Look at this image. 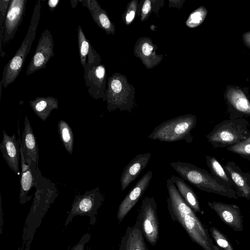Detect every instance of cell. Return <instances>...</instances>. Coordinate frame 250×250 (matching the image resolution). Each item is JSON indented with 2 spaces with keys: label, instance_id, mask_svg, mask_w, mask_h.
<instances>
[{
  "label": "cell",
  "instance_id": "cell-1",
  "mask_svg": "<svg viewBox=\"0 0 250 250\" xmlns=\"http://www.w3.org/2000/svg\"><path fill=\"white\" fill-rule=\"evenodd\" d=\"M167 188L169 195L167 198V208L172 218L177 220L192 241L204 250H222L213 244L208 231L170 178L167 180Z\"/></svg>",
  "mask_w": 250,
  "mask_h": 250
},
{
  "label": "cell",
  "instance_id": "cell-2",
  "mask_svg": "<svg viewBox=\"0 0 250 250\" xmlns=\"http://www.w3.org/2000/svg\"><path fill=\"white\" fill-rule=\"evenodd\" d=\"M38 187L35 193L33 204L25 221L22 236V250H29L34 236L38 228L40 226L42 220L55 200L56 195L55 190H51L49 188H39L36 177Z\"/></svg>",
  "mask_w": 250,
  "mask_h": 250
},
{
  "label": "cell",
  "instance_id": "cell-3",
  "mask_svg": "<svg viewBox=\"0 0 250 250\" xmlns=\"http://www.w3.org/2000/svg\"><path fill=\"white\" fill-rule=\"evenodd\" d=\"M41 8V0H38L36 1L25 38L15 55L8 61L3 69L1 83L4 88H6L15 81L22 68L26 57L35 39L40 18Z\"/></svg>",
  "mask_w": 250,
  "mask_h": 250
},
{
  "label": "cell",
  "instance_id": "cell-4",
  "mask_svg": "<svg viewBox=\"0 0 250 250\" xmlns=\"http://www.w3.org/2000/svg\"><path fill=\"white\" fill-rule=\"evenodd\" d=\"M250 123L246 119H229L217 124L206 135L213 147L224 148L236 145L250 135Z\"/></svg>",
  "mask_w": 250,
  "mask_h": 250
},
{
  "label": "cell",
  "instance_id": "cell-5",
  "mask_svg": "<svg viewBox=\"0 0 250 250\" xmlns=\"http://www.w3.org/2000/svg\"><path fill=\"white\" fill-rule=\"evenodd\" d=\"M196 124V117L194 115L180 116L160 124L148 138L167 143L184 140L187 143H190L193 140L191 131L195 128Z\"/></svg>",
  "mask_w": 250,
  "mask_h": 250
},
{
  "label": "cell",
  "instance_id": "cell-6",
  "mask_svg": "<svg viewBox=\"0 0 250 250\" xmlns=\"http://www.w3.org/2000/svg\"><path fill=\"white\" fill-rule=\"evenodd\" d=\"M104 200L103 195L98 187L85 192L81 195H75L70 210L64 223L68 225L77 216H87L89 224L94 225L96 222L98 210Z\"/></svg>",
  "mask_w": 250,
  "mask_h": 250
},
{
  "label": "cell",
  "instance_id": "cell-7",
  "mask_svg": "<svg viewBox=\"0 0 250 250\" xmlns=\"http://www.w3.org/2000/svg\"><path fill=\"white\" fill-rule=\"evenodd\" d=\"M139 217L146 238L151 245H155L159 237V223L156 204L153 197H146L143 199Z\"/></svg>",
  "mask_w": 250,
  "mask_h": 250
},
{
  "label": "cell",
  "instance_id": "cell-8",
  "mask_svg": "<svg viewBox=\"0 0 250 250\" xmlns=\"http://www.w3.org/2000/svg\"><path fill=\"white\" fill-rule=\"evenodd\" d=\"M54 46L52 36L46 28L41 35L35 52L27 67V76L46 67L49 61L54 55Z\"/></svg>",
  "mask_w": 250,
  "mask_h": 250
},
{
  "label": "cell",
  "instance_id": "cell-9",
  "mask_svg": "<svg viewBox=\"0 0 250 250\" xmlns=\"http://www.w3.org/2000/svg\"><path fill=\"white\" fill-rule=\"evenodd\" d=\"M99 55L95 62L84 70L86 86L91 97L96 100L103 98L105 100V69L100 63Z\"/></svg>",
  "mask_w": 250,
  "mask_h": 250
},
{
  "label": "cell",
  "instance_id": "cell-10",
  "mask_svg": "<svg viewBox=\"0 0 250 250\" xmlns=\"http://www.w3.org/2000/svg\"><path fill=\"white\" fill-rule=\"evenodd\" d=\"M208 205L221 221L233 230L242 231L244 230L243 216L238 206L216 201L208 202Z\"/></svg>",
  "mask_w": 250,
  "mask_h": 250
},
{
  "label": "cell",
  "instance_id": "cell-11",
  "mask_svg": "<svg viewBox=\"0 0 250 250\" xmlns=\"http://www.w3.org/2000/svg\"><path fill=\"white\" fill-rule=\"evenodd\" d=\"M26 2L27 0H11L3 26V45L15 35L22 21Z\"/></svg>",
  "mask_w": 250,
  "mask_h": 250
},
{
  "label": "cell",
  "instance_id": "cell-12",
  "mask_svg": "<svg viewBox=\"0 0 250 250\" xmlns=\"http://www.w3.org/2000/svg\"><path fill=\"white\" fill-rule=\"evenodd\" d=\"M152 172L149 170L137 182L120 204L117 212V219L121 222L129 211L136 205L150 184Z\"/></svg>",
  "mask_w": 250,
  "mask_h": 250
},
{
  "label": "cell",
  "instance_id": "cell-13",
  "mask_svg": "<svg viewBox=\"0 0 250 250\" xmlns=\"http://www.w3.org/2000/svg\"><path fill=\"white\" fill-rule=\"evenodd\" d=\"M20 154L21 173L19 198L20 203L24 205L31 199V196H28V194L35 185L36 171L38 167L30 158L25 159L21 146Z\"/></svg>",
  "mask_w": 250,
  "mask_h": 250
},
{
  "label": "cell",
  "instance_id": "cell-14",
  "mask_svg": "<svg viewBox=\"0 0 250 250\" xmlns=\"http://www.w3.org/2000/svg\"><path fill=\"white\" fill-rule=\"evenodd\" d=\"M226 99L230 119H245L250 117V102L239 88L231 87L227 90Z\"/></svg>",
  "mask_w": 250,
  "mask_h": 250
},
{
  "label": "cell",
  "instance_id": "cell-15",
  "mask_svg": "<svg viewBox=\"0 0 250 250\" xmlns=\"http://www.w3.org/2000/svg\"><path fill=\"white\" fill-rule=\"evenodd\" d=\"M223 167L233 184L238 197L250 200V173L243 172L232 161L228 162Z\"/></svg>",
  "mask_w": 250,
  "mask_h": 250
},
{
  "label": "cell",
  "instance_id": "cell-16",
  "mask_svg": "<svg viewBox=\"0 0 250 250\" xmlns=\"http://www.w3.org/2000/svg\"><path fill=\"white\" fill-rule=\"evenodd\" d=\"M3 138L0 144V150L2 155L10 169L18 175L20 172L19 161L21 159L20 146L17 140L16 134L9 136L3 129Z\"/></svg>",
  "mask_w": 250,
  "mask_h": 250
},
{
  "label": "cell",
  "instance_id": "cell-17",
  "mask_svg": "<svg viewBox=\"0 0 250 250\" xmlns=\"http://www.w3.org/2000/svg\"><path fill=\"white\" fill-rule=\"evenodd\" d=\"M151 156L150 152L138 154L125 166L120 178L122 191L125 190L146 167Z\"/></svg>",
  "mask_w": 250,
  "mask_h": 250
},
{
  "label": "cell",
  "instance_id": "cell-18",
  "mask_svg": "<svg viewBox=\"0 0 250 250\" xmlns=\"http://www.w3.org/2000/svg\"><path fill=\"white\" fill-rule=\"evenodd\" d=\"M19 140L25 159L30 158L38 167L39 154L36 137L27 116L24 118L21 140Z\"/></svg>",
  "mask_w": 250,
  "mask_h": 250
},
{
  "label": "cell",
  "instance_id": "cell-19",
  "mask_svg": "<svg viewBox=\"0 0 250 250\" xmlns=\"http://www.w3.org/2000/svg\"><path fill=\"white\" fill-rule=\"evenodd\" d=\"M78 38L80 62L84 70L95 62L99 55L86 38L81 26L78 27Z\"/></svg>",
  "mask_w": 250,
  "mask_h": 250
},
{
  "label": "cell",
  "instance_id": "cell-20",
  "mask_svg": "<svg viewBox=\"0 0 250 250\" xmlns=\"http://www.w3.org/2000/svg\"><path fill=\"white\" fill-rule=\"evenodd\" d=\"M29 104L34 113L43 121L46 120L53 110L59 109L58 100L51 96L37 97L30 101Z\"/></svg>",
  "mask_w": 250,
  "mask_h": 250
},
{
  "label": "cell",
  "instance_id": "cell-21",
  "mask_svg": "<svg viewBox=\"0 0 250 250\" xmlns=\"http://www.w3.org/2000/svg\"><path fill=\"white\" fill-rule=\"evenodd\" d=\"M83 6H85L90 12L93 20L101 28L107 33L112 30V25L105 11L102 9L98 2L95 0H79Z\"/></svg>",
  "mask_w": 250,
  "mask_h": 250
},
{
  "label": "cell",
  "instance_id": "cell-22",
  "mask_svg": "<svg viewBox=\"0 0 250 250\" xmlns=\"http://www.w3.org/2000/svg\"><path fill=\"white\" fill-rule=\"evenodd\" d=\"M170 178L186 203L194 211L201 212L197 196L192 188L182 178L173 175Z\"/></svg>",
  "mask_w": 250,
  "mask_h": 250
},
{
  "label": "cell",
  "instance_id": "cell-23",
  "mask_svg": "<svg viewBox=\"0 0 250 250\" xmlns=\"http://www.w3.org/2000/svg\"><path fill=\"white\" fill-rule=\"evenodd\" d=\"M206 164L211 171V174L223 184L233 187L231 180L217 159L208 155L206 156Z\"/></svg>",
  "mask_w": 250,
  "mask_h": 250
},
{
  "label": "cell",
  "instance_id": "cell-24",
  "mask_svg": "<svg viewBox=\"0 0 250 250\" xmlns=\"http://www.w3.org/2000/svg\"><path fill=\"white\" fill-rule=\"evenodd\" d=\"M58 130L61 140L66 151L72 154L73 150L74 138L73 131L65 121L60 120L58 123Z\"/></svg>",
  "mask_w": 250,
  "mask_h": 250
},
{
  "label": "cell",
  "instance_id": "cell-25",
  "mask_svg": "<svg viewBox=\"0 0 250 250\" xmlns=\"http://www.w3.org/2000/svg\"><path fill=\"white\" fill-rule=\"evenodd\" d=\"M123 250H148L142 232L137 228L132 229L129 232Z\"/></svg>",
  "mask_w": 250,
  "mask_h": 250
},
{
  "label": "cell",
  "instance_id": "cell-26",
  "mask_svg": "<svg viewBox=\"0 0 250 250\" xmlns=\"http://www.w3.org/2000/svg\"><path fill=\"white\" fill-rule=\"evenodd\" d=\"M226 148L227 150L250 161V135L244 141Z\"/></svg>",
  "mask_w": 250,
  "mask_h": 250
},
{
  "label": "cell",
  "instance_id": "cell-27",
  "mask_svg": "<svg viewBox=\"0 0 250 250\" xmlns=\"http://www.w3.org/2000/svg\"><path fill=\"white\" fill-rule=\"evenodd\" d=\"M209 231L218 246L224 250H234L227 237L217 228L212 227Z\"/></svg>",
  "mask_w": 250,
  "mask_h": 250
},
{
  "label": "cell",
  "instance_id": "cell-28",
  "mask_svg": "<svg viewBox=\"0 0 250 250\" xmlns=\"http://www.w3.org/2000/svg\"><path fill=\"white\" fill-rule=\"evenodd\" d=\"M11 0H0V56L3 57L5 53L3 51L2 47L3 40V26L5 21L7 13L9 8Z\"/></svg>",
  "mask_w": 250,
  "mask_h": 250
},
{
  "label": "cell",
  "instance_id": "cell-29",
  "mask_svg": "<svg viewBox=\"0 0 250 250\" xmlns=\"http://www.w3.org/2000/svg\"><path fill=\"white\" fill-rule=\"evenodd\" d=\"M208 13L204 7H201L192 13L187 21V24L190 27H195L200 24L204 20Z\"/></svg>",
  "mask_w": 250,
  "mask_h": 250
},
{
  "label": "cell",
  "instance_id": "cell-30",
  "mask_svg": "<svg viewBox=\"0 0 250 250\" xmlns=\"http://www.w3.org/2000/svg\"><path fill=\"white\" fill-rule=\"evenodd\" d=\"M91 234L86 233L83 235L79 242L73 247L68 250H85V247L87 243L89 241Z\"/></svg>",
  "mask_w": 250,
  "mask_h": 250
},
{
  "label": "cell",
  "instance_id": "cell-31",
  "mask_svg": "<svg viewBox=\"0 0 250 250\" xmlns=\"http://www.w3.org/2000/svg\"><path fill=\"white\" fill-rule=\"evenodd\" d=\"M153 47L147 42L144 43L142 47L143 53L145 56H149L151 54L152 50Z\"/></svg>",
  "mask_w": 250,
  "mask_h": 250
},
{
  "label": "cell",
  "instance_id": "cell-32",
  "mask_svg": "<svg viewBox=\"0 0 250 250\" xmlns=\"http://www.w3.org/2000/svg\"><path fill=\"white\" fill-rule=\"evenodd\" d=\"M242 39L244 44L250 49V31L244 33Z\"/></svg>",
  "mask_w": 250,
  "mask_h": 250
},
{
  "label": "cell",
  "instance_id": "cell-33",
  "mask_svg": "<svg viewBox=\"0 0 250 250\" xmlns=\"http://www.w3.org/2000/svg\"><path fill=\"white\" fill-rule=\"evenodd\" d=\"M151 9V2L149 0H146L145 1L142 7V12L144 14H147Z\"/></svg>",
  "mask_w": 250,
  "mask_h": 250
},
{
  "label": "cell",
  "instance_id": "cell-34",
  "mask_svg": "<svg viewBox=\"0 0 250 250\" xmlns=\"http://www.w3.org/2000/svg\"><path fill=\"white\" fill-rule=\"evenodd\" d=\"M60 0H49L48 1V5L49 7V10L53 11L58 3L60 2Z\"/></svg>",
  "mask_w": 250,
  "mask_h": 250
},
{
  "label": "cell",
  "instance_id": "cell-35",
  "mask_svg": "<svg viewBox=\"0 0 250 250\" xmlns=\"http://www.w3.org/2000/svg\"><path fill=\"white\" fill-rule=\"evenodd\" d=\"M135 14V12L134 11H131L126 15V21L128 23L130 22L133 20Z\"/></svg>",
  "mask_w": 250,
  "mask_h": 250
}]
</instances>
